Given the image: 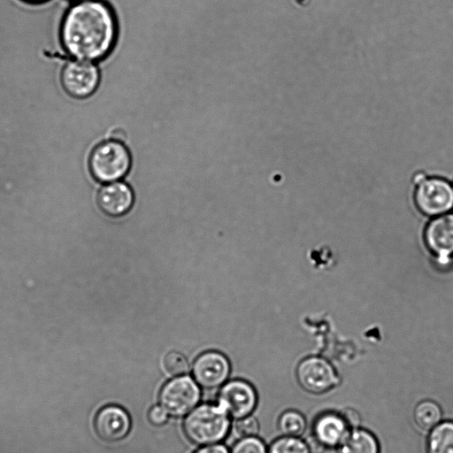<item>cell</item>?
<instances>
[{"mask_svg": "<svg viewBox=\"0 0 453 453\" xmlns=\"http://www.w3.org/2000/svg\"><path fill=\"white\" fill-rule=\"evenodd\" d=\"M117 24L101 0L74 1L63 19L61 41L71 58L98 63L111 51Z\"/></svg>", "mask_w": 453, "mask_h": 453, "instance_id": "1", "label": "cell"}, {"mask_svg": "<svg viewBox=\"0 0 453 453\" xmlns=\"http://www.w3.org/2000/svg\"><path fill=\"white\" fill-rule=\"evenodd\" d=\"M230 428V417L218 403H202L186 415L183 431L186 437L200 446L219 443Z\"/></svg>", "mask_w": 453, "mask_h": 453, "instance_id": "2", "label": "cell"}, {"mask_svg": "<svg viewBox=\"0 0 453 453\" xmlns=\"http://www.w3.org/2000/svg\"><path fill=\"white\" fill-rule=\"evenodd\" d=\"M131 155L128 149L117 139H106L91 151L88 168L94 180L110 183L118 181L129 172Z\"/></svg>", "mask_w": 453, "mask_h": 453, "instance_id": "3", "label": "cell"}, {"mask_svg": "<svg viewBox=\"0 0 453 453\" xmlns=\"http://www.w3.org/2000/svg\"><path fill=\"white\" fill-rule=\"evenodd\" d=\"M201 390L196 380L188 376H176L165 383L159 392V404L172 417H183L196 408Z\"/></svg>", "mask_w": 453, "mask_h": 453, "instance_id": "4", "label": "cell"}, {"mask_svg": "<svg viewBox=\"0 0 453 453\" xmlns=\"http://www.w3.org/2000/svg\"><path fill=\"white\" fill-rule=\"evenodd\" d=\"M61 80L70 96L86 98L99 87L101 71L97 63L71 58L62 70Z\"/></svg>", "mask_w": 453, "mask_h": 453, "instance_id": "5", "label": "cell"}, {"mask_svg": "<svg viewBox=\"0 0 453 453\" xmlns=\"http://www.w3.org/2000/svg\"><path fill=\"white\" fill-rule=\"evenodd\" d=\"M257 402V395L253 386L240 379L223 384L218 395V404L235 419L250 415Z\"/></svg>", "mask_w": 453, "mask_h": 453, "instance_id": "6", "label": "cell"}, {"mask_svg": "<svg viewBox=\"0 0 453 453\" xmlns=\"http://www.w3.org/2000/svg\"><path fill=\"white\" fill-rule=\"evenodd\" d=\"M230 372V363L219 351L209 350L200 354L192 365L193 379L203 388H216L223 385Z\"/></svg>", "mask_w": 453, "mask_h": 453, "instance_id": "7", "label": "cell"}, {"mask_svg": "<svg viewBox=\"0 0 453 453\" xmlns=\"http://www.w3.org/2000/svg\"><path fill=\"white\" fill-rule=\"evenodd\" d=\"M296 377L303 388L314 394L329 390L338 380L331 365L320 357L303 360L296 369Z\"/></svg>", "mask_w": 453, "mask_h": 453, "instance_id": "8", "label": "cell"}, {"mask_svg": "<svg viewBox=\"0 0 453 453\" xmlns=\"http://www.w3.org/2000/svg\"><path fill=\"white\" fill-rule=\"evenodd\" d=\"M416 203L427 215L445 213L453 207V188L441 179L424 180L417 189Z\"/></svg>", "mask_w": 453, "mask_h": 453, "instance_id": "9", "label": "cell"}, {"mask_svg": "<svg viewBox=\"0 0 453 453\" xmlns=\"http://www.w3.org/2000/svg\"><path fill=\"white\" fill-rule=\"evenodd\" d=\"M94 428L100 439L114 442L124 439L129 434L131 419L123 408L107 405L96 413Z\"/></svg>", "mask_w": 453, "mask_h": 453, "instance_id": "10", "label": "cell"}, {"mask_svg": "<svg viewBox=\"0 0 453 453\" xmlns=\"http://www.w3.org/2000/svg\"><path fill=\"white\" fill-rule=\"evenodd\" d=\"M132 188L125 182L106 183L97 194V203L101 211L111 217H121L127 213L134 203Z\"/></svg>", "mask_w": 453, "mask_h": 453, "instance_id": "11", "label": "cell"}, {"mask_svg": "<svg viewBox=\"0 0 453 453\" xmlns=\"http://www.w3.org/2000/svg\"><path fill=\"white\" fill-rule=\"evenodd\" d=\"M426 241L440 263L447 264L453 254V214L434 219L426 227Z\"/></svg>", "mask_w": 453, "mask_h": 453, "instance_id": "12", "label": "cell"}, {"mask_svg": "<svg viewBox=\"0 0 453 453\" xmlns=\"http://www.w3.org/2000/svg\"><path fill=\"white\" fill-rule=\"evenodd\" d=\"M342 415L326 412L319 416L313 425L315 439L324 446H339L349 433Z\"/></svg>", "mask_w": 453, "mask_h": 453, "instance_id": "13", "label": "cell"}, {"mask_svg": "<svg viewBox=\"0 0 453 453\" xmlns=\"http://www.w3.org/2000/svg\"><path fill=\"white\" fill-rule=\"evenodd\" d=\"M338 453H379V445L370 432L354 429L339 445Z\"/></svg>", "mask_w": 453, "mask_h": 453, "instance_id": "14", "label": "cell"}, {"mask_svg": "<svg viewBox=\"0 0 453 453\" xmlns=\"http://www.w3.org/2000/svg\"><path fill=\"white\" fill-rule=\"evenodd\" d=\"M427 453H453V421L436 425L427 438Z\"/></svg>", "mask_w": 453, "mask_h": 453, "instance_id": "15", "label": "cell"}, {"mask_svg": "<svg viewBox=\"0 0 453 453\" xmlns=\"http://www.w3.org/2000/svg\"><path fill=\"white\" fill-rule=\"evenodd\" d=\"M413 418L417 426L424 430H432L441 418L440 406L430 400L418 403L413 411Z\"/></svg>", "mask_w": 453, "mask_h": 453, "instance_id": "16", "label": "cell"}, {"mask_svg": "<svg viewBox=\"0 0 453 453\" xmlns=\"http://www.w3.org/2000/svg\"><path fill=\"white\" fill-rule=\"evenodd\" d=\"M278 427L284 436L297 437L304 432L306 421L300 412L286 411L279 418Z\"/></svg>", "mask_w": 453, "mask_h": 453, "instance_id": "17", "label": "cell"}, {"mask_svg": "<svg viewBox=\"0 0 453 453\" xmlns=\"http://www.w3.org/2000/svg\"><path fill=\"white\" fill-rule=\"evenodd\" d=\"M267 453H310V450L301 439L283 436L272 442Z\"/></svg>", "mask_w": 453, "mask_h": 453, "instance_id": "18", "label": "cell"}, {"mask_svg": "<svg viewBox=\"0 0 453 453\" xmlns=\"http://www.w3.org/2000/svg\"><path fill=\"white\" fill-rule=\"evenodd\" d=\"M165 372L173 376L185 375L189 370V365L186 357L180 352L169 351L163 360Z\"/></svg>", "mask_w": 453, "mask_h": 453, "instance_id": "19", "label": "cell"}, {"mask_svg": "<svg viewBox=\"0 0 453 453\" xmlns=\"http://www.w3.org/2000/svg\"><path fill=\"white\" fill-rule=\"evenodd\" d=\"M230 453H267L263 441L257 436L242 437L237 441Z\"/></svg>", "mask_w": 453, "mask_h": 453, "instance_id": "20", "label": "cell"}, {"mask_svg": "<svg viewBox=\"0 0 453 453\" xmlns=\"http://www.w3.org/2000/svg\"><path fill=\"white\" fill-rule=\"evenodd\" d=\"M259 425L256 418L251 415L236 419L234 431L240 437L256 436Z\"/></svg>", "mask_w": 453, "mask_h": 453, "instance_id": "21", "label": "cell"}, {"mask_svg": "<svg viewBox=\"0 0 453 453\" xmlns=\"http://www.w3.org/2000/svg\"><path fill=\"white\" fill-rule=\"evenodd\" d=\"M169 417L168 412L160 404L152 406L148 412V419L155 426L166 424Z\"/></svg>", "mask_w": 453, "mask_h": 453, "instance_id": "22", "label": "cell"}, {"mask_svg": "<svg viewBox=\"0 0 453 453\" xmlns=\"http://www.w3.org/2000/svg\"><path fill=\"white\" fill-rule=\"evenodd\" d=\"M194 453H230V452L227 450L226 446L217 443V444L202 446L197 450H196Z\"/></svg>", "mask_w": 453, "mask_h": 453, "instance_id": "23", "label": "cell"}, {"mask_svg": "<svg viewBox=\"0 0 453 453\" xmlns=\"http://www.w3.org/2000/svg\"><path fill=\"white\" fill-rule=\"evenodd\" d=\"M348 423L349 426H357L360 422V417L357 415V411L352 409L346 410L343 414H342Z\"/></svg>", "mask_w": 453, "mask_h": 453, "instance_id": "24", "label": "cell"}, {"mask_svg": "<svg viewBox=\"0 0 453 453\" xmlns=\"http://www.w3.org/2000/svg\"><path fill=\"white\" fill-rule=\"evenodd\" d=\"M23 1L30 3V4H39V3L45 2L47 0H23Z\"/></svg>", "mask_w": 453, "mask_h": 453, "instance_id": "25", "label": "cell"}, {"mask_svg": "<svg viewBox=\"0 0 453 453\" xmlns=\"http://www.w3.org/2000/svg\"><path fill=\"white\" fill-rule=\"evenodd\" d=\"M73 1H81V0H73Z\"/></svg>", "mask_w": 453, "mask_h": 453, "instance_id": "26", "label": "cell"}]
</instances>
